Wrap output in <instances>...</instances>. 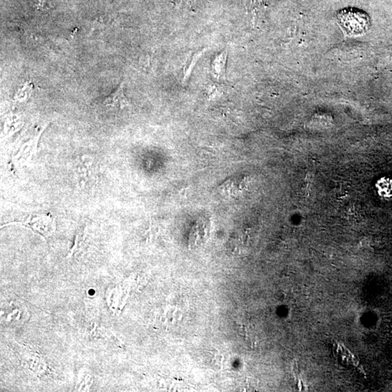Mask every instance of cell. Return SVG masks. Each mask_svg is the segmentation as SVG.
I'll return each instance as SVG.
<instances>
[{
  "label": "cell",
  "mask_w": 392,
  "mask_h": 392,
  "mask_svg": "<svg viewBox=\"0 0 392 392\" xmlns=\"http://www.w3.org/2000/svg\"><path fill=\"white\" fill-rule=\"evenodd\" d=\"M338 22L347 35L356 36L365 33L370 26L367 14L359 10H344L338 15Z\"/></svg>",
  "instance_id": "6da1fadb"
},
{
  "label": "cell",
  "mask_w": 392,
  "mask_h": 392,
  "mask_svg": "<svg viewBox=\"0 0 392 392\" xmlns=\"http://www.w3.org/2000/svg\"><path fill=\"white\" fill-rule=\"evenodd\" d=\"M39 135L26 143L21 146L18 153L13 156V159L15 164H25L32 159V157L37 152L38 141Z\"/></svg>",
  "instance_id": "3957f363"
},
{
  "label": "cell",
  "mask_w": 392,
  "mask_h": 392,
  "mask_svg": "<svg viewBox=\"0 0 392 392\" xmlns=\"http://www.w3.org/2000/svg\"><path fill=\"white\" fill-rule=\"evenodd\" d=\"M12 224H21L29 227L35 233H38L45 239L50 238L55 233V222L50 214H35L28 216L26 219L20 222H13L4 224L7 226Z\"/></svg>",
  "instance_id": "7a4b0ae2"
},
{
  "label": "cell",
  "mask_w": 392,
  "mask_h": 392,
  "mask_svg": "<svg viewBox=\"0 0 392 392\" xmlns=\"http://www.w3.org/2000/svg\"><path fill=\"white\" fill-rule=\"evenodd\" d=\"M103 104L106 106L116 107L120 109H124L127 106H130V102L124 94V83H121L116 91L107 97Z\"/></svg>",
  "instance_id": "277c9868"
},
{
  "label": "cell",
  "mask_w": 392,
  "mask_h": 392,
  "mask_svg": "<svg viewBox=\"0 0 392 392\" xmlns=\"http://www.w3.org/2000/svg\"><path fill=\"white\" fill-rule=\"evenodd\" d=\"M379 193L384 196H392V179L383 178L378 182Z\"/></svg>",
  "instance_id": "5b68a950"
},
{
  "label": "cell",
  "mask_w": 392,
  "mask_h": 392,
  "mask_svg": "<svg viewBox=\"0 0 392 392\" xmlns=\"http://www.w3.org/2000/svg\"><path fill=\"white\" fill-rule=\"evenodd\" d=\"M84 233H85V229L84 228L80 229L79 230H78L77 235H76V241H75L74 246L72 247L71 250V253H69V256H71V255H73V253H74V252H76V250L79 249L80 245H81V242H82L83 240H84Z\"/></svg>",
  "instance_id": "8992f818"
}]
</instances>
